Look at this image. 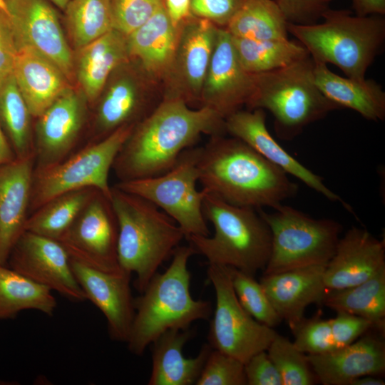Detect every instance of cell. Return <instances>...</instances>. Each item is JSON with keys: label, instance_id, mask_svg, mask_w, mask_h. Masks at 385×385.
<instances>
[{"label": "cell", "instance_id": "11", "mask_svg": "<svg viewBox=\"0 0 385 385\" xmlns=\"http://www.w3.org/2000/svg\"><path fill=\"white\" fill-rule=\"evenodd\" d=\"M207 277L216 299L207 336L210 346L244 364L258 352L267 351L277 333L257 322L241 306L227 267L209 264Z\"/></svg>", "mask_w": 385, "mask_h": 385}, {"label": "cell", "instance_id": "25", "mask_svg": "<svg viewBox=\"0 0 385 385\" xmlns=\"http://www.w3.org/2000/svg\"><path fill=\"white\" fill-rule=\"evenodd\" d=\"M179 26L171 22L163 1L153 15L126 36L129 60L153 82L159 85L170 67Z\"/></svg>", "mask_w": 385, "mask_h": 385}, {"label": "cell", "instance_id": "16", "mask_svg": "<svg viewBox=\"0 0 385 385\" xmlns=\"http://www.w3.org/2000/svg\"><path fill=\"white\" fill-rule=\"evenodd\" d=\"M16 45H28L53 63L71 82L74 58L48 0H6Z\"/></svg>", "mask_w": 385, "mask_h": 385}, {"label": "cell", "instance_id": "26", "mask_svg": "<svg viewBox=\"0 0 385 385\" xmlns=\"http://www.w3.org/2000/svg\"><path fill=\"white\" fill-rule=\"evenodd\" d=\"M12 73L36 118L71 87V82L53 63L28 45L17 46Z\"/></svg>", "mask_w": 385, "mask_h": 385}, {"label": "cell", "instance_id": "52", "mask_svg": "<svg viewBox=\"0 0 385 385\" xmlns=\"http://www.w3.org/2000/svg\"><path fill=\"white\" fill-rule=\"evenodd\" d=\"M0 10H1L7 16H9V9H8L7 3L6 0H0Z\"/></svg>", "mask_w": 385, "mask_h": 385}, {"label": "cell", "instance_id": "36", "mask_svg": "<svg viewBox=\"0 0 385 385\" xmlns=\"http://www.w3.org/2000/svg\"><path fill=\"white\" fill-rule=\"evenodd\" d=\"M64 11L68 34L77 50L113 29L111 0H70Z\"/></svg>", "mask_w": 385, "mask_h": 385}, {"label": "cell", "instance_id": "9", "mask_svg": "<svg viewBox=\"0 0 385 385\" xmlns=\"http://www.w3.org/2000/svg\"><path fill=\"white\" fill-rule=\"evenodd\" d=\"M134 126L120 127L63 161L34 171L29 215L58 195L83 188H96L111 199L112 187L108 183L109 172Z\"/></svg>", "mask_w": 385, "mask_h": 385}, {"label": "cell", "instance_id": "43", "mask_svg": "<svg viewBox=\"0 0 385 385\" xmlns=\"http://www.w3.org/2000/svg\"><path fill=\"white\" fill-rule=\"evenodd\" d=\"M245 0H190L191 14L226 28Z\"/></svg>", "mask_w": 385, "mask_h": 385}, {"label": "cell", "instance_id": "51", "mask_svg": "<svg viewBox=\"0 0 385 385\" xmlns=\"http://www.w3.org/2000/svg\"><path fill=\"white\" fill-rule=\"evenodd\" d=\"M51 3L56 5L59 9L64 10L70 0H48Z\"/></svg>", "mask_w": 385, "mask_h": 385}, {"label": "cell", "instance_id": "8", "mask_svg": "<svg viewBox=\"0 0 385 385\" xmlns=\"http://www.w3.org/2000/svg\"><path fill=\"white\" fill-rule=\"evenodd\" d=\"M258 212L270 227L271 252L263 274L327 265L332 257L342 226L332 219H316L282 204L272 212Z\"/></svg>", "mask_w": 385, "mask_h": 385}, {"label": "cell", "instance_id": "12", "mask_svg": "<svg viewBox=\"0 0 385 385\" xmlns=\"http://www.w3.org/2000/svg\"><path fill=\"white\" fill-rule=\"evenodd\" d=\"M118 227L111 199L100 191L58 240L71 260L108 273H119Z\"/></svg>", "mask_w": 385, "mask_h": 385}, {"label": "cell", "instance_id": "14", "mask_svg": "<svg viewBox=\"0 0 385 385\" xmlns=\"http://www.w3.org/2000/svg\"><path fill=\"white\" fill-rule=\"evenodd\" d=\"M217 28L192 14L179 26L172 63L162 82V99H180L188 105L200 103Z\"/></svg>", "mask_w": 385, "mask_h": 385}, {"label": "cell", "instance_id": "23", "mask_svg": "<svg viewBox=\"0 0 385 385\" xmlns=\"http://www.w3.org/2000/svg\"><path fill=\"white\" fill-rule=\"evenodd\" d=\"M335 351L307 355L317 381L323 385H351L362 376L379 375L385 371V344L374 334L362 335Z\"/></svg>", "mask_w": 385, "mask_h": 385}, {"label": "cell", "instance_id": "48", "mask_svg": "<svg viewBox=\"0 0 385 385\" xmlns=\"http://www.w3.org/2000/svg\"><path fill=\"white\" fill-rule=\"evenodd\" d=\"M355 15L367 16L385 14V0H351Z\"/></svg>", "mask_w": 385, "mask_h": 385}, {"label": "cell", "instance_id": "1", "mask_svg": "<svg viewBox=\"0 0 385 385\" xmlns=\"http://www.w3.org/2000/svg\"><path fill=\"white\" fill-rule=\"evenodd\" d=\"M225 118L207 106L192 108L185 101L163 98L133 127L112 169L119 181L162 175L201 135H225Z\"/></svg>", "mask_w": 385, "mask_h": 385}, {"label": "cell", "instance_id": "32", "mask_svg": "<svg viewBox=\"0 0 385 385\" xmlns=\"http://www.w3.org/2000/svg\"><path fill=\"white\" fill-rule=\"evenodd\" d=\"M232 40L242 66L252 74L284 68L309 56L298 41L288 38L255 40L232 36Z\"/></svg>", "mask_w": 385, "mask_h": 385}, {"label": "cell", "instance_id": "7", "mask_svg": "<svg viewBox=\"0 0 385 385\" xmlns=\"http://www.w3.org/2000/svg\"><path fill=\"white\" fill-rule=\"evenodd\" d=\"M313 66L308 56L287 67L254 74V92L246 106L270 111L280 139H294L308 125L339 109L317 87Z\"/></svg>", "mask_w": 385, "mask_h": 385}, {"label": "cell", "instance_id": "34", "mask_svg": "<svg viewBox=\"0 0 385 385\" xmlns=\"http://www.w3.org/2000/svg\"><path fill=\"white\" fill-rule=\"evenodd\" d=\"M31 117L11 73L0 82V125L16 158L34 155Z\"/></svg>", "mask_w": 385, "mask_h": 385}, {"label": "cell", "instance_id": "27", "mask_svg": "<svg viewBox=\"0 0 385 385\" xmlns=\"http://www.w3.org/2000/svg\"><path fill=\"white\" fill-rule=\"evenodd\" d=\"M192 336L189 329H171L151 344L152 370L148 385L195 384L212 348L204 344L196 356L185 357L183 347Z\"/></svg>", "mask_w": 385, "mask_h": 385}, {"label": "cell", "instance_id": "13", "mask_svg": "<svg viewBox=\"0 0 385 385\" xmlns=\"http://www.w3.org/2000/svg\"><path fill=\"white\" fill-rule=\"evenodd\" d=\"M130 66V60L118 66L101 93L95 114L96 137L93 142L105 138L120 127L136 125L162 101L158 100L154 90L158 85L137 65L134 63V68Z\"/></svg>", "mask_w": 385, "mask_h": 385}, {"label": "cell", "instance_id": "18", "mask_svg": "<svg viewBox=\"0 0 385 385\" xmlns=\"http://www.w3.org/2000/svg\"><path fill=\"white\" fill-rule=\"evenodd\" d=\"M85 101L83 95L71 86L37 118L34 171L51 167L71 155L85 122Z\"/></svg>", "mask_w": 385, "mask_h": 385}, {"label": "cell", "instance_id": "47", "mask_svg": "<svg viewBox=\"0 0 385 385\" xmlns=\"http://www.w3.org/2000/svg\"><path fill=\"white\" fill-rule=\"evenodd\" d=\"M167 14L175 27L192 15L190 0H163Z\"/></svg>", "mask_w": 385, "mask_h": 385}, {"label": "cell", "instance_id": "39", "mask_svg": "<svg viewBox=\"0 0 385 385\" xmlns=\"http://www.w3.org/2000/svg\"><path fill=\"white\" fill-rule=\"evenodd\" d=\"M294 335V344L307 355L322 354L338 349L332 334L331 320L319 316L306 319L289 325Z\"/></svg>", "mask_w": 385, "mask_h": 385}, {"label": "cell", "instance_id": "20", "mask_svg": "<svg viewBox=\"0 0 385 385\" xmlns=\"http://www.w3.org/2000/svg\"><path fill=\"white\" fill-rule=\"evenodd\" d=\"M72 272L90 300L103 313L111 339L126 342L134 314L130 274L123 271L108 273L70 259Z\"/></svg>", "mask_w": 385, "mask_h": 385}, {"label": "cell", "instance_id": "29", "mask_svg": "<svg viewBox=\"0 0 385 385\" xmlns=\"http://www.w3.org/2000/svg\"><path fill=\"white\" fill-rule=\"evenodd\" d=\"M78 51L75 76L86 100L93 103L100 97L113 71L129 60L126 36L112 29Z\"/></svg>", "mask_w": 385, "mask_h": 385}, {"label": "cell", "instance_id": "46", "mask_svg": "<svg viewBox=\"0 0 385 385\" xmlns=\"http://www.w3.org/2000/svg\"><path fill=\"white\" fill-rule=\"evenodd\" d=\"M16 51L9 16L0 10V82L13 72Z\"/></svg>", "mask_w": 385, "mask_h": 385}, {"label": "cell", "instance_id": "45", "mask_svg": "<svg viewBox=\"0 0 385 385\" xmlns=\"http://www.w3.org/2000/svg\"><path fill=\"white\" fill-rule=\"evenodd\" d=\"M247 385H283L281 376L268 356L262 351L245 364Z\"/></svg>", "mask_w": 385, "mask_h": 385}, {"label": "cell", "instance_id": "49", "mask_svg": "<svg viewBox=\"0 0 385 385\" xmlns=\"http://www.w3.org/2000/svg\"><path fill=\"white\" fill-rule=\"evenodd\" d=\"M15 154L0 125V165L14 160Z\"/></svg>", "mask_w": 385, "mask_h": 385}, {"label": "cell", "instance_id": "41", "mask_svg": "<svg viewBox=\"0 0 385 385\" xmlns=\"http://www.w3.org/2000/svg\"><path fill=\"white\" fill-rule=\"evenodd\" d=\"M163 0H111L113 29L125 36L145 24Z\"/></svg>", "mask_w": 385, "mask_h": 385}, {"label": "cell", "instance_id": "3", "mask_svg": "<svg viewBox=\"0 0 385 385\" xmlns=\"http://www.w3.org/2000/svg\"><path fill=\"white\" fill-rule=\"evenodd\" d=\"M195 254L190 245L178 246L165 271L157 272L134 299L135 314L126 342L132 354L142 355L167 331L187 329L192 322L210 317L211 302L195 299L190 293L188 264Z\"/></svg>", "mask_w": 385, "mask_h": 385}, {"label": "cell", "instance_id": "15", "mask_svg": "<svg viewBox=\"0 0 385 385\" xmlns=\"http://www.w3.org/2000/svg\"><path fill=\"white\" fill-rule=\"evenodd\" d=\"M7 265L70 301L86 300L72 272L68 253L56 240L25 230L14 246Z\"/></svg>", "mask_w": 385, "mask_h": 385}, {"label": "cell", "instance_id": "10", "mask_svg": "<svg viewBox=\"0 0 385 385\" xmlns=\"http://www.w3.org/2000/svg\"><path fill=\"white\" fill-rule=\"evenodd\" d=\"M197 148L182 153L177 163L157 176L119 181L115 186L151 202L180 226L185 238L210 235L202 212L205 190L197 188Z\"/></svg>", "mask_w": 385, "mask_h": 385}, {"label": "cell", "instance_id": "40", "mask_svg": "<svg viewBox=\"0 0 385 385\" xmlns=\"http://www.w3.org/2000/svg\"><path fill=\"white\" fill-rule=\"evenodd\" d=\"M195 384L247 385L245 364L212 349Z\"/></svg>", "mask_w": 385, "mask_h": 385}, {"label": "cell", "instance_id": "30", "mask_svg": "<svg viewBox=\"0 0 385 385\" xmlns=\"http://www.w3.org/2000/svg\"><path fill=\"white\" fill-rule=\"evenodd\" d=\"M369 320L374 329H385V267L364 282L345 289L327 290L322 304Z\"/></svg>", "mask_w": 385, "mask_h": 385}, {"label": "cell", "instance_id": "6", "mask_svg": "<svg viewBox=\"0 0 385 385\" xmlns=\"http://www.w3.org/2000/svg\"><path fill=\"white\" fill-rule=\"evenodd\" d=\"M319 24L288 23V32L315 62L332 63L346 77L364 79L382 48L385 19L380 15L359 16L347 9H329Z\"/></svg>", "mask_w": 385, "mask_h": 385}, {"label": "cell", "instance_id": "19", "mask_svg": "<svg viewBox=\"0 0 385 385\" xmlns=\"http://www.w3.org/2000/svg\"><path fill=\"white\" fill-rule=\"evenodd\" d=\"M265 110H238L225 118L226 133L249 145L264 158L332 202H339L348 211L351 207L313 173L289 154L272 136L266 126Z\"/></svg>", "mask_w": 385, "mask_h": 385}, {"label": "cell", "instance_id": "28", "mask_svg": "<svg viewBox=\"0 0 385 385\" xmlns=\"http://www.w3.org/2000/svg\"><path fill=\"white\" fill-rule=\"evenodd\" d=\"M313 62L314 82L327 99L339 108L356 111L366 120H384L385 92L381 85L366 78L342 77L331 71L326 63Z\"/></svg>", "mask_w": 385, "mask_h": 385}, {"label": "cell", "instance_id": "24", "mask_svg": "<svg viewBox=\"0 0 385 385\" xmlns=\"http://www.w3.org/2000/svg\"><path fill=\"white\" fill-rule=\"evenodd\" d=\"M326 265H312L263 274L260 282L282 320L292 325L304 317L306 307L322 304L327 292L324 283Z\"/></svg>", "mask_w": 385, "mask_h": 385}, {"label": "cell", "instance_id": "4", "mask_svg": "<svg viewBox=\"0 0 385 385\" xmlns=\"http://www.w3.org/2000/svg\"><path fill=\"white\" fill-rule=\"evenodd\" d=\"M111 202L118 227L119 265L123 271L135 274V287L141 293L160 265L173 256L185 234L155 205L115 185Z\"/></svg>", "mask_w": 385, "mask_h": 385}, {"label": "cell", "instance_id": "38", "mask_svg": "<svg viewBox=\"0 0 385 385\" xmlns=\"http://www.w3.org/2000/svg\"><path fill=\"white\" fill-rule=\"evenodd\" d=\"M236 297L244 309L257 322L273 328L282 319L274 310L261 284L253 275L227 267Z\"/></svg>", "mask_w": 385, "mask_h": 385}, {"label": "cell", "instance_id": "50", "mask_svg": "<svg viewBox=\"0 0 385 385\" xmlns=\"http://www.w3.org/2000/svg\"><path fill=\"white\" fill-rule=\"evenodd\" d=\"M384 381L376 375H365L354 379L351 385H384Z\"/></svg>", "mask_w": 385, "mask_h": 385}, {"label": "cell", "instance_id": "42", "mask_svg": "<svg viewBox=\"0 0 385 385\" xmlns=\"http://www.w3.org/2000/svg\"><path fill=\"white\" fill-rule=\"evenodd\" d=\"M288 23L299 25L316 24L330 9L333 0H274Z\"/></svg>", "mask_w": 385, "mask_h": 385}, {"label": "cell", "instance_id": "21", "mask_svg": "<svg viewBox=\"0 0 385 385\" xmlns=\"http://www.w3.org/2000/svg\"><path fill=\"white\" fill-rule=\"evenodd\" d=\"M385 267V241L368 230L351 227L340 237L325 267L324 283L328 290L359 284Z\"/></svg>", "mask_w": 385, "mask_h": 385}, {"label": "cell", "instance_id": "44", "mask_svg": "<svg viewBox=\"0 0 385 385\" xmlns=\"http://www.w3.org/2000/svg\"><path fill=\"white\" fill-rule=\"evenodd\" d=\"M337 313V315L330 320L338 349L351 344L369 330L374 329L372 324L364 318L344 312Z\"/></svg>", "mask_w": 385, "mask_h": 385}, {"label": "cell", "instance_id": "31", "mask_svg": "<svg viewBox=\"0 0 385 385\" xmlns=\"http://www.w3.org/2000/svg\"><path fill=\"white\" fill-rule=\"evenodd\" d=\"M56 306L50 289L0 265V320L13 319L27 309L51 316Z\"/></svg>", "mask_w": 385, "mask_h": 385}, {"label": "cell", "instance_id": "35", "mask_svg": "<svg viewBox=\"0 0 385 385\" xmlns=\"http://www.w3.org/2000/svg\"><path fill=\"white\" fill-rule=\"evenodd\" d=\"M287 26L274 0H245L225 29L234 37L269 40L288 38Z\"/></svg>", "mask_w": 385, "mask_h": 385}, {"label": "cell", "instance_id": "33", "mask_svg": "<svg viewBox=\"0 0 385 385\" xmlns=\"http://www.w3.org/2000/svg\"><path fill=\"white\" fill-rule=\"evenodd\" d=\"M97 192L87 188L55 197L29 215L25 230L58 241Z\"/></svg>", "mask_w": 385, "mask_h": 385}, {"label": "cell", "instance_id": "37", "mask_svg": "<svg viewBox=\"0 0 385 385\" xmlns=\"http://www.w3.org/2000/svg\"><path fill=\"white\" fill-rule=\"evenodd\" d=\"M267 352L278 370L283 385H312L317 381L307 354L287 338L277 334Z\"/></svg>", "mask_w": 385, "mask_h": 385}, {"label": "cell", "instance_id": "2", "mask_svg": "<svg viewBox=\"0 0 385 385\" xmlns=\"http://www.w3.org/2000/svg\"><path fill=\"white\" fill-rule=\"evenodd\" d=\"M202 189L233 205L272 209L294 197L298 185L246 143L225 135L197 148Z\"/></svg>", "mask_w": 385, "mask_h": 385}, {"label": "cell", "instance_id": "5", "mask_svg": "<svg viewBox=\"0 0 385 385\" xmlns=\"http://www.w3.org/2000/svg\"><path fill=\"white\" fill-rule=\"evenodd\" d=\"M205 192L202 212L214 233L186 237L195 254L203 255L209 264L253 276L264 270L270 256L272 235L258 210L233 205Z\"/></svg>", "mask_w": 385, "mask_h": 385}, {"label": "cell", "instance_id": "22", "mask_svg": "<svg viewBox=\"0 0 385 385\" xmlns=\"http://www.w3.org/2000/svg\"><path fill=\"white\" fill-rule=\"evenodd\" d=\"M34 173V155L0 165V265L25 231Z\"/></svg>", "mask_w": 385, "mask_h": 385}, {"label": "cell", "instance_id": "17", "mask_svg": "<svg viewBox=\"0 0 385 385\" xmlns=\"http://www.w3.org/2000/svg\"><path fill=\"white\" fill-rule=\"evenodd\" d=\"M254 88V74L242 66L230 33L218 27L202 84L200 106L211 108L225 118L247 104Z\"/></svg>", "mask_w": 385, "mask_h": 385}]
</instances>
